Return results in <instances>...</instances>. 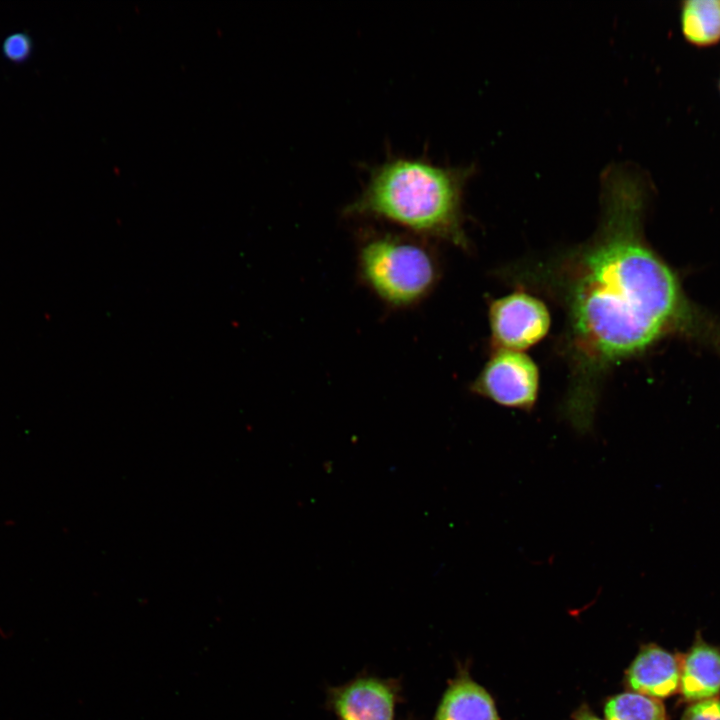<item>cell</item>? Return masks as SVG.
Instances as JSON below:
<instances>
[{
  "mask_svg": "<svg viewBox=\"0 0 720 720\" xmlns=\"http://www.w3.org/2000/svg\"><path fill=\"white\" fill-rule=\"evenodd\" d=\"M601 200L600 223L591 239L505 273L517 285L546 293L564 312L561 351L568 388L561 414L581 434L592 430L608 372L654 343L680 304L673 273L642 235L639 179L626 169L610 168Z\"/></svg>",
  "mask_w": 720,
  "mask_h": 720,
  "instance_id": "obj_1",
  "label": "cell"
},
{
  "mask_svg": "<svg viewBox=\"0 0 720 720\" xmlns=\"http://www.w3.org/2000/svg\"><path fill=\"white\" fill-rule=\"evenodd\" d=\"M473 169L392 158L371 171L366 186L344 212L389 221L413 235L466 249L462 202Z\"/></svg>",
  "mask_w": 720,
  "mask_h": 720,
  "instance_id": "obj_2",
  "label": "cell"
},
{
  "mask_svg": "<svg viewBox=\"0 0 720 720\" xmlns=\"http://www.w3.org/2000/svg\"><path fill=\"white\" fill-rule=\"evenodd\" d=\"M357 268L362 283L395 309L421 303L440 278L439 259L429 240L408 232L364 237L358 247Z\"/></svg>",
  "mask_w": 720,
  "mask_h": 720,
  "instance_id": "obj_3",
  "label": "cell"
},
{
  "mask_svg": "<svg viewBox=\"0 0 720 720\" xmlns=\"http://www.w3.org/2000/svg\"><path fill=\"white\" fill-rule=\"evenodd\" d=\"M470 391L503 407L528 412L537 402L539 371L520 351L494 350Z\"/></svg>",
  "mask_w": 720,
  "mask_h": 720,
  "instance_id": "obj_4",
  "label": "cell"
},
{
  "mask_svg": "<svg viewBox=\"0 0 720 720\" xmlns=\"http://www.w3.org/2000/svg\"><path fill=\"white\" fill-rule=\"evenodd\" d=\"M488 317L494 350L521 352L541 341L551 322L546 305L522 290L493 300Z\"/></svg>",
  "mask_w": 720,
  "mask_h": 720,
  "instance_id": "obj_5",
  "label": "cell"
},
{
  "mask_svg": "<svg viewBox=\"0 0 720 720\" xmlns=\"http://www.w3.org/2000/svg\"><path fill=\"white\" fill-rule=\"evenodd\" d=\"M333 703L340 720H394L395 695L378 679L349 683L337 691Z\"/></svg>",
  "mask_w": 720,
  "mask_h": 720,
  "instance_id": "obj_6",
  "label": "cell"
},
{
  "mask_svg": "<svg viewBox=\"0 0 720 720\" xmlns=\"http://www.w3.org/2000/svg\"><path fill=\"white\" fill-rule=\"evenodd\" d=\"M627 680L639 694L667 697L680 686V667L672 654L659 647H647L633 661Z\"/></svg>",
  "mask_w": 720,
  "mask_h": 720,
  "instance_id": "obj_7",
  "label": "cell"
},
{
  "mask_svg": "<svg viewBox=\"0 0 720 720\" xmlns=\"http://www.w3.org/2000/svg\"><path fill=\"white\" fill-rule=\"evenodd\" d=\"M435 720H500L490 695L472 680L462 677L444 693Z\"/></svg>",
  "mask_w": 720,
  "mask_h": 720,
  "instance_id": "obj_8",
  "label": "cell"
},
{
  "mask_svg": "<svg viewBox=\"0 0 720 720\" xmlns=\"http://www.w3.org/2000/svg\"><path fill=\"white\" fill-rule=\"evenodd\" d=\"M680 687L689 700H703L718 694L720 652L705 644L693 647L680 671Z\"/></svg>",
  "mask_w": 720,
  "mask_h": 720,
  "instance_id": "obj_9",
  "label": "cell"
},
{
  "mask_svg": "<svg viewBox=\"0 0 720 720\" xmlns=\"http://www.w3.org/2000/svg\"><path fill=\"white\" fill-rule=\"evenodd\" d=\"M682 22L684 33L690 41L699 45L716 42L720 38V1L686 2Z\"/></svg>",
  "mask_w": 720,
  "mask_h": 720,
  "instance_id": "obj_10",
  "label": "cell"
},
{
  "mask_svg": "<svg viewBox=\"0 0 720 720\" xmlns=\"http://www.w3.org/2000/svg\"><path fill=\"white\" fill-rule=\"evenodd\" d=\"M606 720H665L661 702L639 693H623L605 707Z\"/></svg>",
  "mask_w": 720,
  "mask_h": 720,
  "instance_id": "obj_11",
  "label": "cell"
},
{
  "mask_svg": "<svg viewBox=\"0 0 720 720\" xmlns=\"http://www.w3.org/2000/svg\"><path fill=\"white\" fill-rule=\"evenodd\" d=\"M33 42L30 36L23 32L9 35L2 44V52L6 59L14 63L26 61L32 54Z\"/></svg>",
  "mask_w": 720,
  "mask_h": 720,
  "instance_id": "obj_12",
  "label": "cell"
},
{
  "mask_svg": "<svg viewBox=\"0 0 720 720\" xmlns=\"http://www.w3.org/2000/svg\"><path fill=\"white\" fill-rule=\"evenodd\" d=\"M682 720H720V700L706 699L691 705Z\"/></svg>",
  "mask_w": 720,
  "mask_h": 720,
  "instance_id": "obj_13",
  "label": "cell"
},
{
  "mask_svg": "<svg viewBox=\"0 0 720 720\" xmlns=\"http://www.w3.org/2000/svg\"><path fill=\"white\" fill-rule=\"evenodd\" d=\"M578 720H599V719L588 713H583L580 715Z\"/></svg>",
  "mask_w": 720,
  "mask_h": 720,
  "instance_id": "obj_14",
  "label": "cell"
}]
</instances>
